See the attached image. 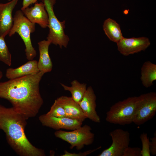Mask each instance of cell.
<instances>
[{
  "label": "cell",
  "instance_id": "obj_1",
  "mask_svg": "<svg viewBox=\"0 0 156 156\" xmlns=\"http://www.w3.org/2000/svg\"><path fill=\"white\" fill-rule=\"evenodd\" d=\"M44 74L40 71L0 82V98L8 101L15 110L27 120L36 116L43 103L39 84Z\"/></svg>",
  "mask_w": 156,
  "mask_h": 156
},
{
  "label": "cell",
  "instance_id": "obj_2",
  "mask_svg": "<svg viewBox=\"0 0 156 156\" xmlns=\"http://www.w3.org/2000/svg\"><path fill=\"white\" fill-rule=\"evenodd\" d=\"M27 119L14 108L0 105V127L7 142L15 151L21 156H44V151L33 146L26 136L25 129Z\"/></svg>",
  "mask_w": 156,
  "mask_h": 156
},
{
  "label": "cell",
  "instance_id": "obj_3",
  "mask_svg": "<svg viewBox=\"0 0 156 156\" xmlns=\"http://www.w3.org/2000/svg\"><path fill=\"white\" fill-rule=\"evenodd\" d=\"M35 30V24L29 21L21 10H17L13 18V24L9 36L11 37L15 33L19 34L24 43L26 58L29 60H33L36 55L30 37L31 34Z\"/></svg>",
  "mask_w": 156,
  "mask_h": 156
},
{
  "label": "cell",
  "instance_id": "obj_4",
  "mask_svg": "<svg viewBox=\"0 0 156 156\" xmlns=\"http://www.w3.org/2000/svg\"><path fill=\"white\" fill-rule=\"evenodd\" d=\"M138 96L130 97L111 107L106 114V120L110 123L125 125L133 122Z\"/></svg>",
  "mask_w": 156,
  "mask_h": 156
},
{
  "label": "cell",
  "instance_id": "obj_5",
  "mask_svg": "<svg viewBox=\"0 0 156 156\" xmlns=\"http://www.w3.org/2000/svg\"><path fill=\"white\" fill-rule=\"evenodd\" d=\"M45 9L48 13L49 24L48 27L49 32L47 38V40L56 45H59L61 48H66L69 39L64 32L65 21L61 22L56 17L53 10V7L56 0H42Z\"/></svg>",
  "mask_w": 156,
  "mask_h": 156
},
{
  "label": "cell",
  "instance_id": "obj_6",
  "mask_svg": "<svg viewBox=\"0 0 156 156\" xmlns=\"http://www.w3.org/2000/svg\"><path fill=\"white\" fill-rule=\"evenodd\" d=\"M91 130V127L86 124L70 131L57 130L54 133V135L56 137L69 143L70 149L75 148L79 150L85 146L91 145L93 142L94 134Z\"/></svg>",
  "mask_w": 156,
  "mask_h": 156
},
{
  "label": "cell",
  "instance_id": "obj_7",
  "mask_svg": "<svg viewBox=\"0 0 156 156\" xmlns=\"http://www.w3.org/2000/svg\"><path fill=\"white\" fill-rule=\"evenodd\" d=\"M156 112V93L150 92L138 96L133 122L141 125L152 119Z\"/></svg>",
  "mask_w": 156,
  "mask_h": 156
},
{
  "label": "cell",
  "instance_id": "obj_8",
  "mask_svg": "<svg viewBox=\"0 0 156 156\" xmlns=\"http://www.w3.org/2000/svg\"><path fill=\"white\" fill-rule=\"evenodd\" d=\"M109 135L112 140L111 145L98 156H123L125 150L130 143L129 133L127 131L118 129L111 131Z\"/></svg>",
  "mask_w": 156,
  "mask_h": 156
},
{
  "label": "cell",
  "instance_id": "obj_9",
  "mask_svg": "<svg viewBox=\"0 0 156 156\" xmlns=\"http://www.w3.org/2000/svg\"><path fill=\"white\" fill-rule=\"evenodd\" d=\"M116 44L118 50L120 53L127 56L145 50L150 46L151 42L149 39L145 37H123Z\"/></svg>",
  "mask_w": 156,
  "mask_h": 156
},
{
  "label": "cell",
  "instance_id": "obj_10",
  "mask_svg": "<svg viewBox=\"0 0 156 156\" xmlns=\"http://www.w3.org/2000/svg\"><path fill=\"white\" fill-rule=\"evenodd\" d=\"M39 119L43 126L57 130H73L81 127L83 124L82 122L67 117H57L46 114L40 115Z\"/></svg>",
  "mask_w": 156,
  "mask_h": 156
},
{
  "label": "cell",
  "instance_id": "obj_11",
  "mask_svg": "<svg viewBox=\"0 0 156 156\" xmlns=\"http://www.w3.org/2000/svg\"><path fill=\"white\" fill-rule=\"evenodd\" d=\"M96 98L92 88L89 86L78 104L87 118L95 122L100 123V118L96 110Z\"/></svg>",
  "mask_w": 156,
  "mask_h": 156
},
{
  "label": "cell",
  "instance_id": "obj_12",
  "mask_svg": "<svg viewBox=\"0 0 156 156\" xmlns=\"http://www.w3.org/2000/svg\"><path fill=\"white\" fill-rule=\"evenodd\" d=\"M18 1L0 3V36L5 38L9 34L13 24L12 12Z\"/></svg>",
  "mask_w": 156,
  "mask_h": 156
},
{
  "label": "cell",
  "instance_id": "obj_13",
  "mask_svg": "<svg viewBox=\"0 0 156 156\" xmlns=\"http://www.w3.org/2000/svg\"><path fill=\"white\" fill-rule=\"evenodd\" d=\"M24 15L31 22L38 24L41 27H48L49 18L48 13L42 2L36 3L34 6L27 7L22 10Z\"/></svg>",
  "mask_w": 156,
  "mask_h": 156
},
{
  "label": "cell",
  "instance_id": "obj_14",
  "mask_svg": "<svg viewBox=\"0 0 156 156\" xmlns=\"http://www.w3.org/2000/svg\"><path fill=\"white\" fill-rule=\"evenodd\" d=\"M55 100L64 109L67 117L82 122L87 118L79 104L71 97L63 96Z\"/></svg>",
  "mask_w": 156,
  "mask_h": 156
},
{
  "label": "cell",
  "instance_id": "obj_15",
  "mask_svg": "<svg viewBox=\"0 0 156 156\" xmlns=\"http://www.w3.org/2000/svg\"><path fill=\"white\" fill-rule=\"evenodd\" d=\"M40 71L38 66V62L33 60H29L17 68H8L6 70L5 76L9 79H13L35 74Z\"/></svg>",
  "mask_w": 156,
  "mask_h": 156
},
{
  "label": "cell",
  "instance_id": "obj_16",
  "mask_svg": "<svg viewBox=\"0 0 156 156\" xmlns=\"http://www.w3.org/2000/svg\"><path fill=\"white\" fill-rule=\"evenodd\" d=\"M39 52V58L38 66L40 71L44 74L51 72L53 68V64L49 56V47L51 42L48 40H43L38 43Z\"/></svg>",
  "mask_w": 156,
  "mask_h": 156
},
{
  "label": "cell",
  "instance_id": "obj_17",
  "mask_svg": "<svg viewBox=\"0 0 156 156\" xmlns=\"http://www.w3.org/2000/svg\"><path fill=\"white\" fill-rule=\"evenodd\" d=\"M140 80L143 86L148 88L156 80V64L150 61L145 62L141 68Z\"/></svg>",
  "mask_w": 156,
  "mask_h": 156
},
{
  "label": "cell",
  "instance_id": "obj_18",
  "mask_svg": "<svg viewBox=\"0 0 156 156\" xmlns=\"http://www.w3.org/2000/svg\"><path fill=\"white\" fill-rule=\"evenodd\" d=\"M103 30L109 40L117 43L123 37L119 25L114 20L108 18L104 21Z\"/></svg>",
  "mask_w": 156,
  "mask_h": 156
},
{
  "label": "cell",
  "instance_id": "obj_19",
  "mask_svg": "<svg viewBox=\"0 0 156 156\" xmlns=\"http://www.w3.org/2000/svg\"><path fill=\"white\" fill-rule=\"evenodd\" d=\"M71 86H68L62 83L60 85L64 90L70 92L71 97L76 103H79L82 99L87 88L86 84L81 83L76 80L71 82Z\"/></svg>",
  "mask_w": 156,
  "mask_h": 156
},
{
  "label": "cell",
  "instance_id": "obj_20",
  "mask_svg": "<svg viewBox=\"0 0 156 156\" xmlns=\"http://www.w3.org/2000/svg\"><path fill=\"white\" fill-rule=\"evenodd\" d=\"M0 36V61L8 66L11 64V55L4 40Z\"/></svg>",
  "mask_w": 156,
  "mask_h": 156
},
{
  "label": "cell",
  "instance_id": "obj_21",
  "mask_svg": "<svg viewBox=\"0 0 156 156\" xmlns=\"http://www.w3.org/2000/svg\"><path fill=\"white\" fill-rule=\"evenodd\" d=\"M46 114L57 117H66L64 109L55 100L49 111Z\"/></svg>",
  "mask_w": 156,
  "mask_h": 156
},
{
  "label": "cell",
  "instance_id": "obj_22",
  "mask_svg": "<svg viewBox=\"0 0 156 156\" xmlns=\"http://www.w3.org/2000/svg\"><path fill=\"white\" fill-rule=\"evenodd\" d=\"M140 138L142 144L141 156H150V141H149L147 134L144 132L140 135Z\"/></svg>",
  "mask_w": 156,
  "mask_h": 156
},
{
  "label": "cell",
  "instance_id": "obj_23",
  "mask_svg": "<svg viewBox=\"0 0 156 156\" xmlns=\"http://www.w3.org/2000/svg\"><path fill=\"white\" fill-rule=\"evenodd\" d=\"M123 156H141V149L139 147L129 146L125 150Z\"/></svg>",
  "mask_w": 156,
  "mask_h": 156
},
{
  "label": "cell",
  "instance_id": "obj_24",
  "mask_svg": "<svg viewBox=\"0 0 156 156\" xmlns=\"http://www.w3.org/2000/svg\"><path fill=\"white\" fill-rule=\"evenodd\" d=\"M101 147L100 146L96 148L88 150L83 152H80L79 153H70L68 152L66 150L64 151V153L61 156H86L87 155L93 152L100 149Z\"/></svg>",
  "mask_w": 156,
  "mask_h": 156
},
{
  "label": "cell",
  "instance_id": "obj_25",
  "mask_svg": "<svg viewBox=\"0 0 156 156\" xmlns=\"http://www.w3.org/2000/svg\"><path fill=\"white\" fill-rule=\"evenodd\" d=\"M150 154L152 155H156V133L155 132L154 136L150 139Z\"/></svg>",
  "mask_w": 156,
  "mask_h": 156
},
{
  "label": "cell",
  "instance_id": "obj_26",
  "mask_svg": "<svg viewBox=\"0 0 156 156\" xmlns=\"http://www.w3.org/2000/svg\"><path fill=\"white\" fill-rule=\"evenodd\" d=\"M38 0L42 1V0H23L21 10H22L28 7L30 5L36 3Z\"/></svg>",
  "mask_w": 156,
  "mask_h": 156
},
{
  "label": "cell",
  "instance_id": "obj_27",
  "mask_svg": "<svg viewBox=\"0 0 156 156\" xmlns=\"http://www.w3.org/2000/svg\"><path fill=\"white\" fill-rule=\"evenodd\" d=\"M129 12V10H124L123 12V13L125 14H128Z\"/></svg>",
  "mask_w": 156,
  "mask_h": 156
},
{
  "label": "cell",
  "instance_id": "obj_28",
  "mask_svg": "<svg viewBox=\"0 0 156 156\" xmlns=\"http://www.w3.org/2000/svg\"><path fill=\"white\" fill-rule=\"evenodd\" d=\"M3 76V73L0 70V80L1 79Z\"/></svg>",
  "mask_w": 156,
  "mask_h": 156
},
{
  "label": "cell",
  "instance_id": "obj_29",
  "mask_svg": "<svg viewBox=\"0 0 156 156\" xmlns=\"http://www.w3.org/2000/svg\"><path fill=\"white\" fill-rule=\"evenodd\" d=\"M8 0V1H11V0Z\"/></svg>",
  "mask_w": 156,
  "mask_h": 156
},
{
  "label": "cell",
  "instance_id": "obj_30",
  "mask_svg": "<svg viewBox=\"0 0 156 156\" xmlns=\"http://www.w3.org/2000/svg\"></svg>",
  "mask_w": 156,
  "mask_h": 156
}]
</instances>
